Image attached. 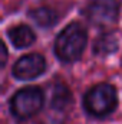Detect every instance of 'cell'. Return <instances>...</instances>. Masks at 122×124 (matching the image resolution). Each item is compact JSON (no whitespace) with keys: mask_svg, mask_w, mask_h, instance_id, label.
I'll use <instances>...</instances> for the list:
<instances>
[{"mask_svg":"<svg viewBox=\"0 0 122 124\" xmlns=\"http://www.w3.org/2000/svg\"><path fill=\"white\" fill-rule=\"evenodd\" d=\"M88 43V32L86 29L73 22L68 25L55 40V55L62 62H75L78 61Z\"/></svg>","mask_w":122,"mask_h":124,"instance_id":"cell-1","label":"cell"},{"mask_svg":"<svg viewBox=\"0 0 122 124\" xmlns=\"http://www.w3.org/2000/svg\"><path fill=\"white\" fill-rule=\"evenodd\" d=\"M118 105V94L111 84H98L83 97V107L88 114L98 118L108 117Z\"/></svg>","mask_w":122,"mask_h":124,"instance_id":"cell-2","label":"cell"},{"mask_svg":"<svg viewBox=\"0 0 122 124\" xmlns=\"http://www.w3.org/2000/svg\"><path fill=\"white\" fill-rule=\"evenodd\" d=\"M45 102V95L37 87L19 90L10 100V113L17 120H29L36 116Z\"/></svg>","mask_w":122,"mask_h":124,"instance_id":"cell-3","label":"cell"},{"mask_svg":"<svg viewBox=\"0 0 122 124\" xmlns=\"http://www.w3.org/2000/svg\"><path fill=\"white\" fill-rule=\"evenodd\" d=\"M122 0H89L85 15L95 25H106L116 20Z\"/></svg>","mask_w":122,"mask_h":124,"instance_id":"cell-4","label":"cell"},{"mask_svg":"<svg viewBox=\"0 0 122 124\" xmlns=\"http://www.w3.org/2000/svg\"><path fill=\"white\" fill-rule=\"evenodd\" d=\"M46 69L45 58L39 54H27L17 59L13 66V77L20 81H30L40 77Z\"/></svg>","mask_w":122,"mask_h":124,"instance_id":"cell-5","label":"cell"},{"mask_svg":"<svg viewBox=\"0 0 122 124\" xmlns=\"http://www.w3.org/2000/svg\"><path fill=\"white\" fill-rule=\"evenodd\" d=\"M9 39L14 48H27L36 40V35L27 25H17L9 31Z\"/></svg>","mask_w":122,"mask_h":124,"instance_id":"cell-6","label":"cell"},{"mask_svg":"<svg viewBox=\"0 0 122 124\" xmlns=\"http://www.w3.org/2000/svg\"><path fill=\"white\" fill-rule=\"evenodd\" d=\"M30 17L43 28H50L58 20V13L50 7H37L30 12Z\"/></svg>","mask_w":122,"mask_h":124,"instance_id":"cell-7","label":"cell"},{"mask_svg":"<svg viewBox=\"0 0 122 124\" xmlns=\"http://www.w3.org/2000/svg\"><path fill=\"white\" fill-rule=\"evenodd\" d=\"M114 49H116V40L111 36V35H105L101 36V39L96 42L95 45V51L98 54H109Z\"/></svg>","mask_w":122,"mask_h":124,"instance_id":"cell-8","label":"cell"},{"mask_svg":"<svg viewBox=\"0 0 122 124\" xmlns=\"http://www.w3.org/2000/svg\"><path fill=\"white\" fill-rule=\"evenodd\" d=\"M70 100V94L69 91L63 87V85H59L55 93H53V98H52V105L55 108H63Z\"/></svg>","mask_w":122,"mask_h":124,"instance_id":"cell-9","label":"cell"}]
</instances>
